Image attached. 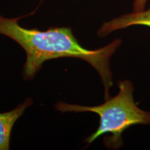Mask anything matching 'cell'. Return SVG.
<instances>
[{
	"mask_svg": "<svg viewBox=\"0 0 150 150\" xmlns=\"http://www.w3.org/2000/svg\"><path fill=\"white\" fill-rule=\"evenodd\" d=\"M20 18H6L0 15V34L12 39L25 51L24 79L34 77L46 61L76 58L88 62L97 70L104 86L105 100L110 98L109 89L112 86L110 59L121 45L120 39L98 50H90L80 45L70 27H52L45 31L28 29L19 25Z\"/></svg>",
	"mask_w": 150,
	"mask_h": 150,
	"instance_id": "6da1fadb",
	"label": "cell"
},
{
	"mask_svg": "<svg viewBox=\"0 0 150 150\" xmlns=\"http://www.w3.org/2000/svg\"><path fill=\"white\" fill-rule=\"evenodd\" d=\"M117 86L119 93L99 106H86L59 102L55 105V108L62 112L97 113L99 116V127L94 134L86 138L85 142L91 144L102 135L110 134V136L103 139L105 147L118 149L123 145L122 135L129 127L138 125H150V112L140 109L134 102V87L130 81H119Z\"/></svg>",
	"mask_w": 150,
	"mask_h": 150,
	"instance_id": "7a4b0ae2",
	"label": "cell"
},
{
	"mask_svg": "<svg viewBox=\"0 0 150 150\" xmlns=\"http://www.w3.org/2000/svg\"><path fill=\"white\" fill-rule=\"evenodd\" d=\"M134 25H142L150 27V8L141 12L123 15L111 21L105 22L99 30L97 34L99 37H105L112 31L125 29Z\"/></svg>",
	"mask_w": 150,
	"mask_h": 150,
	"instance_id": "3957f363",
	"label": "cell"
},
{
	"mask_svg": "<svg viewBox=\"0 0 150 150\" xmlns=\"http://www.w3.org/2000/svg\"><path fill=\"white\" fill-rule=\"evenodd\" d=\"M32 99L28 98L22 104L18 105L11 111L0 113V150L10 149V138L15 123L24 110L32 104Z\"/></svg>",
	"mask_w": 150,
	"mask_h": 150,
	"instance_id": "277c9868",
	"label": "cell"
},
{
	"mask_svg": "<svg viewBox=\"0 0 150 150\" xmlns=\"http://www.w3.org/2000/svg\"><path fill=\"white\" fill-rule=\"evenodd\" d=\"M147 0H134L133 11L134 12H141L145 8Z\"/></svg>",
	"mask_w": 150,
	"mask_h": 150,
	"instance_id": "5b68a950",
	"label": "cell"
}]
</instances>
